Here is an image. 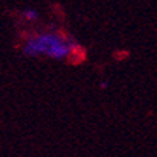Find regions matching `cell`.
I'll use <instances>...</instances> for the list:
<instances>
[{"instance_id": "cell-1", "label": "cell", "mask_w": 157, "mask_h": 157, "mask_svg": "<svg viewBox=\"0 0 157 157\" xmlns=\"http://www.w3.org/2000/svg\"><path fill=\"white\" fill-rule=\"evenodd\" d=\"M81 45L72 35L58 29H46L30 35L22 45V53L26 58H46L51 61H69L79 52Z\"/></svg>"}, {"instance_id": "cell-2", "label": "cell", "mask_w": 157, "mask_h": 157, "mask_svg": "<svg viewBox=\"0 0 157 157\" xmlns=\"http://www.w3.org/2000/svg\"><path fill=\"white\" fill-rule=\"evenodd\" d=\"M20 16L22 19L26 20L28 23H36L39 19H40V13H39L38 9L35 7H25V9L20 10Z\"/></svg>"}]
</instances>
